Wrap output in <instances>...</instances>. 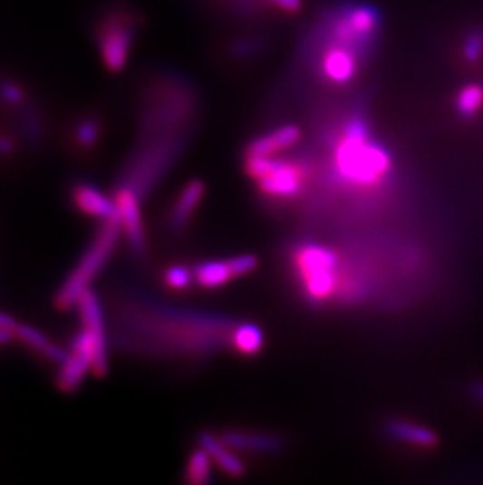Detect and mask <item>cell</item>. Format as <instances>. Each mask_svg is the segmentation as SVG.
I'll use <instances>...</instances> for the list:
<instances>
[{
	"label": "cell",
	"mask_w": 483,
	"mask_h": 485,
	"mask_svg": "<svg viewBox=\"0 0 483 485\" xmlns=\"http://www.w3.org/2000/svg\"><path fill=\"white\" fill-rule=\"evenodd\" d=\"M334 167L343 181L366 188L382 181L392 162L388 151L371 141L367 124L353 118L345 124L334 150Z\"/></svg>",
	"instance_id": "cell-1"
},
{
	"label": "cell",
	"mask_w": 483,
	"mask_h": 485,
	"mask_svg": "<svg viewBox=\"0 0 483 485\" xmlns=\"http://www.w3.org/2000/svg\"><path fill=\"white\" fill-rule=\"evenodd\" d=\"M140 29V13L128 4L113 2L101 8L92 34L105 70L111 74L126 70Z\"/></svg>",
	"instance_id": "cell-2"
},
{
	"label": "cell",
	"mask_w": 483,
	"mask_h": 485,
	"mask_svg": "<svg viewBox=\"0 0 483 485\" xmlns=\"http://www.w3.org/2000/svg\"><path fill=\"white\" fill-rule=\"evenodd\" d=\"M121 231L118 214L102 222L92 246L82 255L81 261L55 294L53 302L60 311L72 310L82 294L90 289L92 281L100 275L101 270L104 269L105 264L109 263V259L115 252Z\"/></svg>",
	"instance_id": "cell-3"
},
{
	"label": "cell",
	"mask_w": 483,
	"mask_h": 485,
	"mask_svg": "<svg viewBox=\"0 0 483 485\" xmlns=\"http://www.w3.org/2000/svg\"><path fill=\"white\" fill-rule=\"evenodd\" d=\"M304 293L314 302H325L339 286V257L332 248L304 246L295 257Z\"/></svg>",
	"instance_id": "cell-4"
},
{
	"label": "cell",
	"mask_w": 483,
	"mask_h": 485,
	"mask_svg": "<svg viewBox=\"0 0 483 485\" xmlns=\"http://www.w3.org/2000/svg\"><path fill=\"white\" fill-rule=\"evenodd\" d=\"M245 169L268 197L292 199L302 192L304 173L297 164L275 159V156H246Z\"/></svg>",
	"instance_id": "cell-5"
},
{
	"label": "cell",
	"mask_w": 483,
	"mask_h": 485,
	"mask_svg": "<svg viewBox=\"0 0 483 485\" xmlns=\"http://www.w3.org/2000/svg\"><path fill=\"white\" fill-rule=\"evenodd\" d=\"M92 369H93V338L88 330L82 327L71 341L70 355L60 364L55 385L60 392L66 394L77 392Z\"/></svg>",
	"instance_id": "cell-6"
},
{
	"label": "cell",
	"mask_w": 483,
	"mask_h": 485,
	"mask_svg": "<svg viewBox=\"0 0 483 485\" xmlns=\"http://www.w3.org/2000/svg\"><path fill=\"white\" fill-rule=\"evenodd\" d=\"M77 310L81 316L82 327L85 328L93 338V373L96 377L107 374V336H105L104 310L98 294L93 289H87L77 302Z\"/></svg>",
	"instance_id": "cell-7"
},
{
	"label": "cell",
	"mask_w": 483,
	"mask_h": 485,
	"mask_svg": "<svg viewBox=\"0 0 483 485\" xmlns=\"http://www.w3.org/2000/svg\"><path fill=\"white\" fill-rule=\"evenodd\" d=\"M380 15L369 5H358L345 12L343 18L333 25V36L336 43L355 49L364 46L379 30Z\"/></svg>",
	"instance_id": "cell-8"
},
{
	"label": "cell",
	"mask_w": 483,
	"mask_h": 485,
	"mask_svg": "<svg viewBox=\"0 0 483 485\" xmlns=\"http://www.w3.org/2000/svg\"><path fill=\"white\" fill-rule=\"evenodd\" d=\"M117 206L118 218L129 247L135 255H141L146 248L145 225L141 216L140 197H137L134 189L120 186L113 197Z\"/></svg>",
	"instance_id": "cell-9"
},
{
	"label": "cell",
	"mask_w": 483,
	"mask_h": 485,
	"mask_svg": "<svg viewBox=\"0 0 483 485\" xmlns=\"http://www.w3.org/2000/svg\"><path fill=\"white\" fill-rule=\"evenodd\" d=\"M70 193L72 205L83 216L92 217L100 222L117 216L115 201L109 199L93 182L79 179L71 186Z\"/></svg>",
	"instance_id": "cell-10"
},
{
	"label": "cell",
	"mask_w": 483,
	"mask_h": 485,
	"mask_svg": "<svg viewBox=\"0 0 483 485\" xmlns=\"http://www.w3.org/2000/svg\"><path fill=\"white\" fill-rule=\"evenodd\" d=\"M10 117L14 124V134L18 135L24 147L35 150L43 145L46 135V120L43 107L35 98L27 101L16 111L10 112Z\"/></svg>",
	"instance_id": "cell-11"
},
{
	"label": "cell",
	"mask_w": 483,
	"mask_h": 485,
	"mask_svg": "<svg viewBox=\"0 0 483 485\" xmlns=\"http://www.w3.org/2000/svg\"><path fill=\"white\" fill-rule=\"evenodd\" d=\"M104 118L94 111L82 112L70 124L68 141L70 147L79 154H92L100 147L104 135Z\"/></svg>",
	"instance_id": "cell-12"
},
{
	"label": "cell",
	"mask_w": 483,
	"mask_h": 485,
	"mask_svg": "<svg viewBox=\"0 0 483 485\" xmlns=\"http://www.w3.org/2000/svg\"><path fill=\"white\" fill-rule=\"evenodd\" d=\"M324 76L332 83H347L355 77L358 59L353 49L341 43L326 49L321 63Z\"/></svg>",
	"instance_id": "cell-13"
},
{
	"label": "cell",
	"mask_w": 483,
	"mask_h": 485,
	"mask_svg": "<svg viewBox=\"0 0 483 485\" xmlns=\"http://www.w3.org/2000/svg\"><path fill=\"white\" fill-rule=\"evenodd\" d=\"M198 443L204 451H208L210 459L223 473L231 478H242L246 473V467L242 459L237 456L236 450L223 441L222 437H216L214 433L203 432L198 437Z\"/></svg>",
	"instance_id": "cell-14"
},
{
	"label": "cell",
	"mask_w": 483,
	"mask_h": 485,
	"mask_svg": "<svg viewBox=\"0 0 483 485\" xmlns=\"http://www.w3.org/2000/svg\"><path fill=\"white\" fill-rule=\"evenodd\" d=\"M300 139H302V131L297 126H294V124L281 126V128L275 129L272 132L261 135L251 141L250 147L246 150V156L274 158L276 154L295 147Z\"/></svg>",
	"instance_id": "cell-15"
},
{
	"label": "cell",
	"mask_w": 483,
	"mask_h": 485,
	"mask_svg": "<svg viewBox=\"0 0 483 485\" xmlns=\"http://www.w3.org/2000/svg\"><path fill=\"white\" fill-rule=\"evenodd\" d=\"M222 439L233 450L253 452V454H274L283 450V440L270 433L231 431L222 435Z\"/></svg>",
	"instance_id": "cell-16"
},
{
	"label": "cell",
	"mask_w": 483,
	"mask_h": 485,
	"mask_svg": "<svg viewBox=\"0 0 483 485\" xmlns=\"http://www.w3.org/2000/svg\"><path fill=\"white\" fill-rule=\"evenodd\" d=\"M206 193V186L203 181L195 179V181L187 182L182 188L178 199L173 203V209L169 214V222L175 228H182L184 225L190 222L193 214L198 209L201 201Z\"/></svg>",
	"instance_id": "cell-17"
},
{
	"label": "cell",
	"mask_w": 483,
	"mask_h": 485,
	"mask_svg": "<svg viewBox=\"0 0 483 485\" xmlns=\"http://www.w3.org/2000/svg\"><path fill=\"white\" fill-rule=\"evenodd\" d=\"M386 433L391 439L397 440L401 443L411 444L416 448L430 450L438 444V435L431 429L407 420H391L386 424Z\"/></svg>",
	"instance_id": "cell-18"
},
{
	"label": "cell",
	"mask_w": 483,
	"mask_h": 485,
	"mask_svg": "<svg viewBox=\"0 0 483 485\" xmlns=\"http://www.w3.org/2000/svg\"><path fill=\"white\" fill-rule=\"evenodd\" d=\"M193 274H195V283L204 289L225 286L236 278L229 261H204L193 269Z\"/></svg>",
	"instance_id": "cell-19"
},
{
	"label": "cell",
	"mask_w": 483,
	"mask_h": 485,
	"mask_svg": "<svg viewBox=\"0 0 483 485\" xmlns=\"http://www.w3.org/2000/svg\"><path fill=\"white\" fill-rule=\"evenodd\" d=\"M34 96L30 88L21 82L18 77L0 73V109L6 112L16 111Z\"/></svg>",
	"instance_id": "cell-20"
},
{
	"label": "cell",
	"mask_w": 483,
	"mask_h": 485,
	"mask_svg": "<svg viewBox=\"0 0 483 485\" xmlns=\"http://www.w3.org/2000/svg\"><path fill=\"white\" fill-rule=\"evenodd\" d=\"M212 465L214 461L210 459L208 451L199 446L198 450L192 451V454L187 459L186 480L190 484H208L212 480Z\"/></svg>",
	"instance_id": "cell-21"
},
{
	"label": "cell",
	"mask_w": 483,
	"mask_h": 485,
	"mask_svg": "<svg viewBox=\"0 0 483 485\" xmlns=\"http://www.w3.org/2000/svg\"><path fill=\"white\" fill-rule=\"evenodd\" d=\"M233 344L244 355H256L264 347V332L255 324H242L234 330Z\"/></svg>",
	"instance_id": "cell-22"
},
{
	"label": "cell",
	"mask_w": 483,
	"mask_h": 485,
	"mask_svg": "<svg viewBox=\"0 0 483 485\" xmlns=\"http://www.w3.org/2000/svg\"><path fill=\"white\" fill-rule=\"evenodd\" d=\"M483 107V87L480 83H468L461 88L457 100H455V109L461 118H472L482 111Z\"/></svg>",
	"instance_id": "cell-23"
},
{
	"label": "cell",
	"mask_w": 483,
	"mask_h": 485,
	"mask_svg": "<svg viewBox=\"0 0 483 485\" xmlns=\"http://www.w3.org/2000/svg\"><path fill=\"white\" fill-rule=\"evenodd\" d=\"M14 334L19 341H23L24 344L29 345L32 351L38 352L41 357L47 358L49 352L53 351V343L49 341L46 335L43 334L41 330L29 325V324H23L18 322L14 327Z\"/></svg>",
	"instance_id": "cell-24"
},
{
	"label": "cell",
	"mask_w": 483,
	"mask_h": 485,
	"mask_svg": "<svg viewBox=\"0 0 483 485\" xmlns=\"http://www.w3.org/2000/svg\"><path fill=\"white\" fill-rule=\"evenodd\" d=\"M193 281H195L193 270L181 264L169 266V269L163 272V285L173 291H186L192 286Z\"/></svg>",
	"instance_id": "cell-25"
},
{
	"label": "cell",
	"mask_w": 483,
	"mask_h": 485,
	"mask_svg": "<svg viewBox=\"0 0 483 485\" xmlns=\"http://www.w3.org/2000/svg\"><path fill=\"white\" fill-rule=\"evenodd\" d=\"M461 55L468 63H476L483 57V32L471 30L461 44Z\"/></svg>",
	"instance_id": "cell-26"
},
{
	"label": "cell",
	"mask_w": 483,
	"mask_h": 485,
	"mask_svg": "<svg viewBox=\"0 0 483 485\" xmlns=\"http://www.w3.org/2000/svg\"><path fill=\"white\" fill-rule=\"evenodd\" d=\"M229 266L233 269V274L236 278L244 276V275L255 272L257 267V257L255 255H237V257H229Z\"/></svg>",
	"instance_id": "cell-27"
},
{
	"label": "cell",
	"mask_w": 483,
	"mask_h": 485,
	"mask_svg": "<svg viewBox=\"0 0 483 485\" xmlns=\"http://www.w3.org/2000/svg\"><path fill=\"white\" fill-rule=\"evenodd\" d=\"M18 135L10 134L5 129L0 128V160L14 158L18 154Z\"/></svg>",
	"instance_id": "cell-28"
},
{
	"label": "cell",
	"mask_w": 483,
	"mask_h": 485,
	"mask_svg": "<svg viewBox=\"0 0 483 485\" xmlns=\"http://www.w3.org/2000/svg\"><path fill=\"white\" fill-rule=\"evenodd\" d=\"M268 2L283 12L291 13V15L300 12L303 6V0H268Z\"/></svg>",
	"instance_id": "cell-29"
},
{
	"label": "cell",
	"mask_w": 483,
	"mask_h": 485,
	"mask_svg": "<svg viewBox=\"0 0 483 485\" xmlns=\"http://www.w3.org/2000/svg\"><path fill=\"white\" fill-rule=\"evenodd\" d=\"M18 322L14 321L10 315L6 313H2L0 311V328H8V330H14Z\"/></svg>",
	"instance_id": "cell-30"
},
{
	"label": "cell",
	"mask_w": 483,
	"mask_h": 485,
	"mask_svg": "<svg viewBox=\"0 0 483 485\" xmlns=\"http://www.w3.org/2000/svg\"><path fill=\"white\" fill-rule=\"evenodd\" d=\"M13 339H16V334H14V330L0 328V345L10 344Z\"/></svg>",
	"instance_id": "cell-31"
},
{
	"label": "cell",
	"mask_w": 483,
	"mask_h": 485,
	"mask_svg": "<svg viewBox=\"0 0 483 485\" xmlns=\"http://www.w3.org/2000/svg\"><path fill=\"white\" fill-rule=\"evenodd\" d=\"M472 396L478 399V403H483V382H478V383L472 386Z\"/></svg>",
	"instance_id": "cell-32"
}]
</instances>
